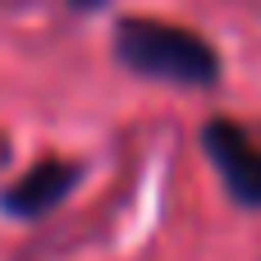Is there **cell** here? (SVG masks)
<instances>
[{"mask_svg": "<svg viewBox=\"0 0 261 261\" xmlns=\"http://www.w3.org/2000/svg\"><path fill=\"white\" fill-rule=\"evenodd\" d=\"M202 147L225 184V193L239 202V206H252L261 211V147L229 119H211L202 128Z\"/></svg>", "mask_w": 261, "mask_h": 261, "instance_id": "2", "label": "cell"}, {"mask_svg": "<svg viewBox=\"0 0 261 261\" xmlns=\"http://www.w3.org/2000/svg\"><path fill=\"white\" fill-rule=\"evenodd\" d=\"M73 9H83V14H92V9H101V0H69Z\"/></svg>", "mask_w": 261, "mask_h": 261, "instance_id": "4", "label": "cell"}, {"mask_svg": "<svg viewBox=\"0 0 261 261\" xmlns=\"http://www.w3.org/2000/svg\"><path fill=\"white\" fill-rule=\"evenodd\" d=\"M78 174H83V170L69 165V161H41V165H32L18 184H9V193L0 197V211L14 216V220H41V216H50V211L73 193Z\"/></svg>", "mask_w": 261, "mask_h": 261, "instance_id": "3", "label": "cell"}, {"mask_svg": "<svg viewBox=\"0 0 261 261\" xmlns=\"http://www.w3.org/2000/svg\"><path fill=\"white\" fill-rule=\"evenodd\" d=\"M115 55L124 69L151 83H174V87L220 83V55L197 32L161 23V18H124L115 28Z\"/></svg>", "mask_w": 261, "mask_h": 261, "instance_id": "1", "label": "cell"}]
</instances>
